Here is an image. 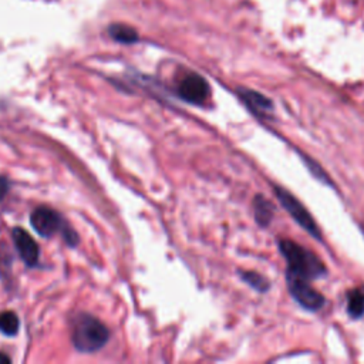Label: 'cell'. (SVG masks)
Listing matches in <instances>:
<instances>
[{"mask_svg":"<svg viewBox=\"0 0 364 364\" xmlns=\"http://www.w3.org/2000/svg\"><path fill=\"white\" fill-rule=\"evenodd\" d=\"M279 249L288 262V276L311 281L326 275V268L321 259L299 243L285 239L279 243Z\"/></svg>","mask_w":364,"mask_h":364,"instance_id":"obj_1","label":"cell"},{"mask_svg":"<svg viewBox=\"0 0 364 364\" xmlns=\"http://www.w3.org/2000/svg\"><path fill=\"white\" fill-rule=\"evenodd\" d=\"M109 340V329L90 315H80L73 325V343L77 350L93 353Z\"/></svg>","mask_w":364,"mask_h":364,"instance_id":"obj_2","label":"cell"},{"mask_svg":"<svg viewBox=\"0 0 364 364\" xmlns=\"http://www.w3.org/2000/svg\"><path fill=\"white\" fill-rule=\"evenodd\" d=\"M275 192H276V198L279 199V202L282 203V206L285 208V210L290 214V217H292L306 232H309L314 238L319 239V238H321L319 228H318L315 220L311 218V215L309 214V211L302 205V202H300L297 198H295L289 191H286V189H283V188L276 187V188H275Z\"/></svg>","mask_w":364,"mask_h":364,"instance_id":"obj_3","label":"cell"},{"mask_svg":"<svg viewBox=\"0 0 364 364\" xmlns=\"http://www.w3.org/2000/svg\"><path fill=\"white\" fill-rule=\"evenodd\" d=\"M286 278H288L289 290L300 306H303L304 309H307L310 311H316L323 307V304L326 302L323 295L319 293L316 289L311 288L309 285V281L295 278V276H286Z\"/></svg>","mask_w":364,"mask_h":364,"instance_id":"obj_4","label":"cell"},{"mask_svg":"<svg viewBox=\"0 0 364 364\" xmlns=\"http://www.w3.org/2000/svg\"><path fill=\"white\" fill-rule=\"evenodd\" d=\"M30 222L34 231L39 235L46 238L59 232L63 225L60 215L56 211L50 210V208L46 206H40L36 211H33L30 217Z\"/></svg>","mask_w":364,"mask_h":364,"instance_id":"obj_5","label":"cell"},{"mask_svg":"<svg viewBox=\"0 0 364 364\" xmlns=\"http://www.w3.org/2000/svg\"><path fill=\"white\" fill-rule=\"evenodd\" d=\"M178 94L182 100L191 104H202L210 95V84L199 74H188L178 87Z\"/></svg>","mask_w":364,"mask_h":364,"instance_id":"obj_6","label":"cell"},{"mask_svg":"<svg viewBox=\"0 0 364 364\" xmlns=\"http://www.w3.org/2000/svg\"><path fill=\"white\" fill-rule=\"evenodd\" d=\"M13 242L16 245V249L20 255V257L25 261L26 265L34 267L39 262L40 249L36 243V241L23 229V228H15L13 229Z\"/></svg>","mask_w":364,"mask_h":364,"instance_id":"obj_7","label":"cell"},{"mask_svg":"<svg viewBox=\"0 0 364 364\" xmlns=\"http://www.w3.org/2000/svg\"><path fill=\"white\" fill-rule=\"evenodd\" d=\"M239 95L245 106L256 116H268L274 112L272 101L264 94H259L252 90H239Z\"/></svg>","mask_w":364,"mask_h":364,"instance_id":"obj_8","label":"cell"},{"mask_svg":"<svg viewBox=\"0 0 364 364\" xmlns=\"http://www.w3.org/2000/svg\"><path fill=\"white\" fill-rule=\"evenodd\" d=\"M253 211H255V218L259 225L267 227L271 224L272 217H274V206L272 203L265 198V196H256L253 202Z\"/></svg>","mask_w":364,"mask_h":364,"instance_id":"obj_9","label":"cell"},{"mask_svg":"<svg viewBox=\"0 0 364 364\" xmlns=\"http://www.w3.org/2000/svg\"><path fill=\"white\" fill-rule=\"evenodd\" d=\"M347 311L353 319H360L364 315V288L353 289L349 293Z\"/></svg>","mask_w":364,"mask_h":364,"instance_id":"obj_10","label":"cell"},{"mask_svg":"<svg viewBox=\"0 0 364 364\" xmlns=\"http://www.w3.org/2000/svg\"><path fill=\"white\" fill-rule=\"evenodd\" d=\"M19 319L13 311H4L0 314V332L6 336H15L19 332Z\"/></svg>","mask_w":364,"mask_h":364,"instance_id":"obj_11","label":"cell"},{"mask_svg":"<svg viewBox=\"0 0 364 364\" xmlns=\"http://www.w3.org/2000/svg\"><path fill=\"white\" fill-rule=\"evenodd\" d=\"M242 279L249 285L252 286L253 289L259 290V292H267L271 286V283L267 281V278L257 275L255 272H246V274H242Z\"/></svg>","mask_w":364,"mask_h":364,"instance_id":"obj_12","label":"cell"},{"mask_svg":"<svg viewBox=\"0 0 364 364\" xmlns=\"http://www.w3.org/2000/svg\"><path fill=\"white\" fill-rule=\"evenodd\" d=\"M112 36L121 43H134L137 40V33L126 26H113Z\"/></svg>","mask_w":364,"mask_h":364,"instance_id":"obj_13","label":"cell"},{"mask_svg":"<svg viewBox=\"0 0 364 364\" xmlns=\"http://www.w3.org/2000/svg\"><path fill=\"white\" fill-rule=\"evenodd\" d=\"M8 191H9V181L5 177L0 175V201H4Z\"/></svg>","mask_w":364,"mask_h":364,"instance_id":"obj_14","label":"cell"},{"mask_svg":"<svg viewBox=\"0 0 364 364\" xmlns=\"http://www.w3.org/2000/svg\"><path fill=\"white\" fill-rule=\"evenodd\" d=\"M12 360L5 354V353H0V364H9Z\"/></svg>","mask_w":364,"mask_h":364,"instance_id":"obj_15","label":"cell"}]
</instances>
